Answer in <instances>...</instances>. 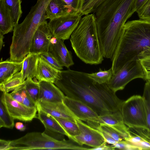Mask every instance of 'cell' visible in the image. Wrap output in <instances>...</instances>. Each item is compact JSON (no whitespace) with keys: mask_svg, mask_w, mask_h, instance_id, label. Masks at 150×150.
Masks as SVG:
<instances>
[{"mask_svg":"<svg viewBox=\"0 0 150 150\" xmlns=\"http://www.w3.org/2000/svg\"><path fill=\"white\" fill-rule=\"evenodd\" d=\"M54 84L65 96L83 102L99 116L120 111L123 101L107 84L98 83L87 73L69 69L61 70L60 78Z\"/></svg>","mask_w":150,"mask_h":150,"instance_id":"cell-1","label":"cell"},{"mask_svg":"<svg viewBox=\"0 0 150 150\" xmlns=\"http://www.w3.org/2000/svg\"><path fill=\"white\" fill-rule=\"evenodd\" d=\"M135 0H98L94 14L104 57L112 58L123 28L135 12Z\"/></svg>","mask_w":150,"mask_h":150,"instance_id":"cell-2","label":"cell"},{"mask_svg":"<svg viewBox=\"0 0 150 150\" xmlns=\"http://www.w3.org/2000/svg\"><path fill=\"white\" fill-rule=\"evenodd\" d=\"M149 48L150 21L140 19L126 22L112 59L113 74L129 62L138 59L139 54Z\"/></svg>","mask_w":150,"mask_h":150,"instance_id":"cell-3","label":"cell"},{"mask_svg":"<svg viewBox=\"0 0 150 150\" xmlns=\"http://www.w3.org/2000/svg\"><path fill=\"white\" fill-rule=\"evenodd\" d=\"M71 47L77 56L86 64L97 65L103 60L94 14L82 17L70 38Z\"/></svg>","mask_w":150,"mask_h":150,"instance_id":"cell-4","label":"cell"},{"mask_svg":"<svg viewBox=\"0 0 150 150\" xmlns=\"http://www.w3.org/2000/svg\"><path fill=\"white\" fill-rule=\"evenodd\" d=\"M74 142L70 139L57 140L44 132H32L27 133L18 139L11 140L10 150H89L88 147L80 145Z\"/></svg>","mask_w":150,"mask_h":150,"instance_id":"cell-5","label":"cell"},{"mask_svg":"<svg viewBox=\"0 0 150 150\" xmlns=\"http://www.w3.org/2000/svg\"><path fill=\"white\" fill-rule=\"evenodd\" d=\"M51 0H37L23 21L14 27L13 37L18 43L25 46L31 45L37 28L46 20V8Z\"/></svg>","mask_w":150,"mask_h":150,"instance_id":"cell-6","label":"cell"},{"mask_svg":"<svg viewBox=\"0 0 150 150\" xmlns=\"http://www.w3.org/2000/svg\"><path fill=\"white\" fill-rule=\"evenodd\" d=\"M120 111L125 124L150 141L145 105L142 96H133L123 101Z\"/></svg>","mask_w":150,"mask_h":150,"instance_id":"cell-7","label":"cell"},{"mask_svg":"<svg viewBox=\"0 0 150 150\" xmlns=\"http://www.w3.org/2000/svg\"><path fill=\"white\" fill-rule=\"evenodd\" d=\"M79 11H73L50 20L48 26L52 37L64 41L68 39L82 18Z\"/></svg>","mask_w":150,"mask_h":150,"instance_id":"cell-8","label":"cell"},{"mask_svg":"<svg viewBox=\"0 0 150 150\" xmlns=\"http://www.w3.org/2000/svg\"><path fill=\"white\" fill-rule=\"evenodd\" d=\"M145 79L144 72L138 59L132 60L125 65L107 83L109 87L116 93L123 90L132 80L136 78Z\"/></svg>","mask_w":150,"mask_h":150,"instance_id":"cell-9","label":"cell"},{"mask_svg":"<svg viewBox=\"0 0 150 150\" xmlns=\"http://www.w3.org/2000/svg\"><path fill=\"white\" fill-rule=\"evenodd\" d=\"M0 100L15 120L28 122L37 118V108L28 107L18 102L11 97L9 93L2 92Z\"/></svg>","mask_w":150,"mask_h":150,"instance_id":"cell-10","label":"cell"},{"mask_svg":"<svg viewBox=\"0 0 150 150\" xmlns=\"http://www.w3.org/2000/svg\"><path fill=\"white\" fill-rule=\"evenodd\" d=\"M63 103L76 118L86 122L88 125L95 129L98 128L99 116L89 106L80 100L66 96Z\"/></svg>","mask_w":150,"mask_h":150,"instance_id":"cell-11","label":"cell"},{"mask_svg":"<svg viewBox=\"0 0 150 150\" xmlns=\"http://www.w3.org/2000/svg\"><path fill=\"white\" fill-rule=\"evenodd\" d=\"M75 121L78 125L80 134L74 137L73 141L79 145H86L93 147L97 146L105 141L100 131L76 118Z\"/></svg>","mask_w":150,"mask_h":150,"instance_id":"cell-12","label":"cell"},{"mask_svg":"<svg viewBox=\"0 0 150 150\" xmlns=\"http://www.w3.org/2000/svg\"><path fill=\"white\" fill-rule=\"evenodd\" d=\"M52 38L48 23L45 20L39 26L33 35L30 52L40 54L48 52Z\"/></svg>","mask_w":150,"mask_h":150,"instance_id":"cell-13","label":"cell"},{"mask_svg":"<svg viewBox=\"0 0 150 150\" xmlns=\"http://www.w3.org/2000/svg\"><path fill=\"white\" fill-rule=\"evenodd\" d=\"M38 118L44 125L43 132L47 135L58 140L64 139V136L69 137L62 126L53 117L37 108Z\"/></svg>","mask_w":150,"mask_h":150,"instance_id":"cell-14","label":"cell"},{"mask_svg":"<svg viewBox=\"0 0 150 150\" xmlns=\"http://www.w3.org/2000/svg\"><path fill=\"white\" fill-rule=\"evenodd\" d=\"M48 52L52 55L62 67L69 69L74 64L72 53L67 49L63 40L52 37Z\"/></svg>","mask_w":150,"mask_h":150,"instance_id":"cell-15","label":"cell"},{"mask_svg":"<svg viewBox=\"0 0 150 150\" xmlns=\"http://www.w3.org/2000/svg\"><path fill=\"white\" fill-rule=\"evenodd\" d=\"M39 108L52 117L69 120L74 122L76 118L63 102L50 103L38 101Z\"/></svg>","mask_w":150,"mask_h":150,"instance_id":"cell-16","label":"cell"},{"mask_svg":"<svg viewBox=\"0 0 150 150\" xmlns=\"http://www.w3.org/2000/svg\"><path fill=\"white\" fill-rule=\"evenodd\" d=\"M39 82L40 90L38 102L50 103L63 102L65 96L54 83L44 81H41Z\"/></svg>","mask_w":150,"mask_h":150,"instance_id":"cell-17","label":"cell"},{"mask_svg":"<svg viewBox=\"0 0 150 150\" xmlns=\"http://www.w3.org/2000/svg\"><path fill=\"white\" fill-rule=\"evenodd\" d=\"M99 123L106 124L115 129L124 137L131 136L127 127L123 120L121 111L106 114L99 116Z\"/></svg>","mask_w":150,"mask_h":150,"instance_id":"cell-18","label":"cell"},{"mask_svg":"<svg viewBox=\"0 0 150 150\" xmlns=\"http://www.w3.org/2000/svg\"><path fill=\"white\" fill-rule=\"evenodd\" d=\"M61 71L52 67L40 55L36 78L38 82L44 81L54 83L60 78Z\"/></svg>","mask_w":150,"mask_h":150,"instance_id":"cell-19","label":"cell"},{"mask_svg":"<svg viewBox=\"0 0 150 150\" xmlns=\"http://www.w3.org/2000/svg\"><path fill=\"white\" fill-rule=\"evenodd\" d=\"M40 54L30 52L24 58L21 70L23 81L28 78H36Z\"/></svg>","mask_w":150,"mask_h":150,"instance_id":"cell-20","label":"cell"},{"mask_svg":"<svg viewBox=\"0 0 150 150\" xmlns=\"http://www.w3.org/2000/svg\"><path fill=\"white\" fill-rule=\"evenodd\" d=\"M72 11L62 0H51L46 8L45 18L52 19Z\"/></svg>","mask_w":150,"mask_h":150,"instance_id":"cell-21","label":"cell"},{"mask_svg":"<svg viewBox=\"0 0 150 150\" xmlns=\"http://www.w3.org/2000/svg\"><path fill=\"white\" fill-rule=\"evenodd\" d=\"M15 27L11 12L4 0H0V33L5 35L13 30Z\"/></svg>","mask_w":150,"mask_h":150,"instance_id":"cell-22","label":"cell"},{"mask_svg":"<svg viewBox=\"0 0 150 150\" xmlns=\"http://www.w3.org/2000/svg\"><path fill=\"white\" fill-rule=\"evenodd\" d=\"M1 58L0 63V83L21 71L23 61L21 62L13 61L9 59L3 61Z\"/></svg>","mask_w":150,"mask_h":150,"instance_id":"cell-23","label":"cell"},{"mask_svg":"<svg viewBox=\"0 0 150 150\" xmlns=\"http://www.w3.org/2000/svg\"><path fill=\"white\" fill-rule=\"evenodd\" d=\"M25 83V80H23L21 71L0 83V89L2 92L9 93L23 86Z\"/></svg>","mask_w":150,"mask_h":150,"instance_id":"cell-24","label":"cell"},{"mask_svg":"<svg viewBox=\"0 0 150 150\" xmlns=\"http://www.w3.org/2000/svg\"><path fill=\"white\" fill-rule=\"evenodd\" d=\"M53 117L67 133L69 137V139L73 141L74 137L80 134L79 127L75 122L67 119Z\"/></svg>","mask_w":150,"mask_h":150,"instance_id":"cell-25","label":"cell"},{"mask_svg":"<svg viewBox=\"0 0 150 150\" xmlns=\"http://www.w3.org/2000/svg\"><path fill=\"white\" fill-rule=\"evenodd\" d=\"M4 0L11 12L15 26L18 24L22 13L21 8V0Z\"/></svg>","mask_w":150,"mask_h":150,"instance_id":"cell-26","label":"cell"},{"mask_svg":"<svg viewBox=\"0 0 150 150\" xmlns=\"http://www.w3.org/2000/svg\"><path fill=\"white\" fill-rule=\"evenodd\" d=\"M24 86L28 93L36 104L38 102L40 87L36 78H28L25 80Z\"/></svg>","mask_w":150,"mask_h":150,"instance_id":"cell-27","label":"cell"},{"mask_svg":"<svg viewBox=\"0 0 150 150\" xmlns=\"http://www.w3.org/2000/svg\"><path fill=\"white\" fill-rule=\"evenodd\" d=\"M113 74L111 67L108 70H103L100 69L99 71L97 72L88 73L89 77L100 84H107L111 79Z\"/></svg>","mask_w":150,"mask_h":150,"instance_id":"cell-28","label":"cell"},{"mask_svg":"<svg viewBox=\"0 0 150 150\" xmlns=\"http://www.w3.org/2000/svg\"><path fill=\"white\" fill-rule=\"evenodd\" d=\"M138 58L144 72V80L150 81V48L140 53Z\"/></svg>","mask_w":150,"mask_h":150,"instance_id":"cell-29","label":"cell"},{"mask_svg":"<svg viewBox=\"0 0 150 150\" xmlns=\"http://www.w3.org/2000/svg\"><path fill=\"white\" fill-rule=\"evenodd\" d=\"M0 103V128L12 129L15 119L10 115L1 100Z\"/></svg>","mask_w":150,"mask_h":150,"instance_id":"cell-30","label":"cell"},{"mask_svg":"<svg viewBox=\"0 0 150 150\" xmlns=\"http://www.w3.org/2000/svg\"><path fill=\"white\" fill-rule=\"evenodd\" d=\"M142 96L145 105L148 132L150 138V81L146 80Z\"/></svg>","mask_w":150,"mask_h":150,"instance_id":"cell-31","label":"cell"},{"mask_svg":"<svg viewBox=\"0 0 150 150\" xmlns=\"http://www.w3.org/2000/svg\"><path fill=\"white\" fill-rule=\"evenodd\" d=\"M98 0H81L79 11L82 16L93 12L95 6Z\"/></svg>","mask_w":150,"mask_h":150,"instance_id":"cell-32","label":"cell"},{"mask_svg":"<svg viewBox=\"0 0 150 150\" xmlns=\"http://www.w3.org/2000/svg\"><path fill=\"white\" fill-rule=\"evenodd\" d=\"M98 129L102 131L117 142L124 140V137L119 132L110 126L104 124H100Z\"/></svg>","mask_w":150,"mask_h":150,"instance_id":"cell-33","label":"cell"},{"mask_svg":"<svg viewBox=\"0 0 150 150\" xmlns=\"http://www.w3.org/2000/svg\"><path fill=\"white\" fill-rule=\"evenodd\" d=\"M137 13L140 19L150 21V0H147Z\"/></svg>","mask_w":150,"mask_h":150,"instance_id":"cell-34","label":"cell"},{"mask_svg":"<svg viewBox=\"0 0 150 150\" xmlns=\"http://www.w3.org/2000/svg\"><path fill=\"white\" fill-rule=\"evenodd\" d=\"M40 57L53 67L59 70H62L63 67L61 66L54 58L49 52L41 53Z\"/></svg>","mask_w":150,"mask_h":150,"instance_id":"cell-35","label":"cell"},{"mask_svg":"<svg viewBox=\"0 0 150 150\" xmlns=\"http://www.w3.org/2000/svg\"><path fill=\"white\" fill-rule=\"evenodd\" d=\"M21 92L23 99V104L28 107L37 108L36 104L28 93L24 85L21 88Z\"/></svg>","mask_w":150,"mask_h":150,"instance_id":"cell-36","label":"cell"},{"mask_svg":"<svg viewBox=\"0 0 150 150\" xmlns=\"http://www.w3.org/2000/svg\"><path fill=\"white\" fill-rule=\"evenodd\" d=\"M111 145L115 149H117L121 150L137 149L135 146L125 140L117 142L115 144Z\"/></svg>","mask_w":150,"mask_h":150,"instance_id":"cell-37","label":"cell"},{"mask_svg":"<svg viewBox=\"0 0 150 150\" xmlns=\"http://www.w3.org/2000/svg\"><path fill=\"white\" fill-rule=\"evenodd\" d=\"M65 2L72 11L79 10L81 0H62Z\"/></svg>","mask_w":150,"mask_h":150,"instance_id":"cell-38","label":"cell"},{"mask_svg":"<svg viewBox=\"0 0 150 150\" xmlns=\"http://www.w3.org/2000/svg\"><path fill=\"white\" fill-rule=\"evenodd\" d=\"M21 88L11 91L9 93L14 100L23 103V99L21 92Z\"/></svg>","mask_w":150,"mask_h":150,"instance_id":"cell-39","label":"cell"},{"mask_svg":"<svg viewBox=\"0 0 150 150\" xmlns=\"http://www.w3.org/2000/svg\"><path fill=\"white\" fill-rule=\"evenodd\" d=\"M115 149L112 145H107V143L105 142L97 146L89 148V150H114Z\"/></svg>","mask_w":150,"mask_h":150,"instance_id":"cell-40","label":"cell"},{"mask_svg":"<svg viewBox=\"0 0 150 150\" xmlns=\"http://www.w3.org/2000/svg\"><path fill=\"white\" fill-rule=\"evenodd\" d=\"M103 137L105 141L109 144L112 145L114 144L117 142L116 141L110 136L105 132H104L99 130Z\"/></svg>","mask_w":150,"mask_h":150,"instance_id":"cell-41","label":"cell"},{"mask_svg":"<svg viewBox=\"0 0 150 150\" xmlns=\"http://www.w3.org/2000/svg\"><path fill=\"white\" fill-rule=\"evenodd\" d=\"M11 141L0 140V150H10Z\"/></svg>","mask_w":150,"mask_h":150,"instance_id":"cell-42","label":"cell"},{"mask_svg":"<svg viewBox=\"0 0 150 150\" xmlns=\"http://www.w3.org/2000/svg\"><path fill=\"white\" fill-rule=\"evenodd\" d=\"M147 0H135V9L137 12Z\"/></svg>","mask_w":150,"mask_h":150,"instance_id":"cell-43","label":"cell"},{"mask_svg":"<svg viewBox=\"0 0 150 150\" xmlns=\"http://www.w3.org/2000/svg\"><path fill=\"white\" fill-rule=\"evenodd\" d=\"M16 128L18 130L23 131H24L26 129V127L22 122H17L15 124Z\"/></svg>","mask_w":150,"mask_h":150,"instance_id":"cell-44","label":"cell"},{"mask_svg":"<svg viewBox=\"0 0 150 150\" xmlns=\"http://www.w3.org/2000/svg\"><path fill=\"white\" fill-rule=\"evenodd\" d=\"M4 38V35L1 33H0V50H1V49L4 45V42L3 41Z\"/></svg>","mask_w":150,"mask_h":150,"instance_id":"cell-45","label":"cell"}]
</instances>
